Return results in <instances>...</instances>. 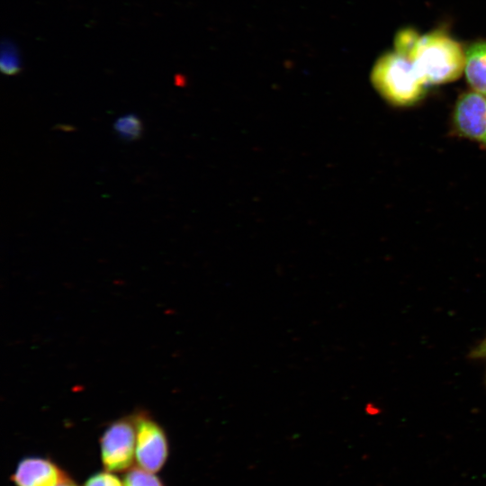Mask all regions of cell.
I'll use <instances>...</instances> for the list:
<instances>
[{
	"label": "cell",
	"instance_id": "cell-7",
	"mask_svg": "<svg viewBox=\"0 0 486 486\" xmlns=\"http://www.w3.org/2000/svg\"><path fill=\"white\" fill-rule=\"evenodd\" d=\"M464 72L473 91L486 97V41L476 42L466 50Z\"/></svg>",
	"mask_w": 486,
	"mask_h": 486
},
{
	"label": "cell",
	"instance_id": "cell-10",
	"mask_svg": "<svg viewBox=\"0 0 486 486\" xmlns=\"http://www.w3.org/2000/svg\"><path fill=\"white\" fill-rule=\"evenodd\" d=\"M124 486H164L161 480L154 472L144 470L140 467H131L126 473L123 480Z\"/></svg>",
	"mask_w": 486,
	"mask_h": 486
},
{
	"label": "cell",
	"instance_id": "cell-4",
	"mask_svg": "<svg viewBox=\"0 0 486 486\" xmlns=\"http://www.w3.org/2000/svg\"><path fill=\"white\" fill-rule=\"evenodd\" d=\"M136 424L135 460L139 467L158 472L166 464L169 445L164 428L144 410L133 414Z\"/></svg>",
	"mask_w": 486,
	"mask_h": 486
},
{
	"label": "cell",
	"instance_id": "cell-8",
	"mask_svg": "<svg viewBox=\"0 0 486 486\" xmlns=\"http://www.w3.org/2000/svg\"><path fill=\"white\" fill-rule=\"evenodd\" d=\"M113 129L123 140L134 141L141 137L143 125L136 114L128 113L119 117L114 122Z\"/></svg>",
	"mask_w": 486,
	"mask_h": 486
},
{
	"label": "cell",
	"instance_id": "cell-3",
	"mask_svg": "<svg viewBox=\"0 0 486 486\" xmlns=\"http://www.w3.org/2000/svg\"><path fill=\"white\" fill-rule=\"evenodd\" d=\"M102 464L106 471L123 472L135 459L136 424L134 416L113 420L100 437Z\"/></svg>",
	"mask_w": 486,
	"mask_h": 486
},
{
	"label": "cell",
	"instance_id": "cell-2",
	"mask_svg": "<svg viewBox=\"0 0 486 486\" xmlns=\"http://www.w3.org/2000/svg\"><path fill=\"white\" fill-rule=\"evenodd\" d=\"M371 81L384 100L400 107L419 102L428 86L412 62L397 52L386 53L377 59L371 72Z\"/></svg>",
	"mask_w": 486,
	"mask_h": 486
},
{
	"label": "cell",
	"instance_id": "cell-11",
	"mask_svg": "<svg viewBox=\"0 0 486 486\" xmlns=\"http://www.w3.org/2000/svg\"><path fill=\"white\" fill-rule=\"evenodd\" d=\"M419 38L418 33L413 29L406 28L400 30L395 37V52L410 59Z\"/></svg>",
	"mask_w": 486,
	"mask_h": 486
},
{
	"label": "cell",
	"instance_id": "cell-9",
	"mask_svg": "<svg viewBox=\"0 0 486 486\" xmlns=\"http://www.w3.org/2000/svg\"><path fill=\"white\" fill-rule=\"evenodd\" d=\"M0 67L1 71L8 76L15 75L21 70L18 50L9 40L2 42Z\"/></svg>",
	"mask_w": 486,
	"mask_h": 486
},
{
	"label": "cell",
	"instance_id": "cell-6",
	"mask_svg": "<svg viewBox=\"0 0 486 486\" xmlns=\"http://www.w3.org/2000/svg\"><path fill=\"white\" fill-rule=\"evenodd\" d=\"M67 477L51 460L28 456L19 462L11 480L14 486H57Z\"/></svg>",
	"mask_w": 486,
	"mask_h": 486
},
{
	"label": "cell",
	"instance_id": "cell-13",
	"mask_svg": "<svg viewBox=\"0 0 486 486\" xmlns=\"http://www.w3.org/2000/svg\"><path fill=\"white\" fill-rule=\"evenodd\" d=\"M469 358L486 360V337L470 351Z\"/></svg>",
	"mask_w": 486,
	"mask_h": 486
},
{
	"label": "cell",
	"instance_id": "cell-12",
	"mask_svg": "<svg viewBox=\"0 0 486 486\" xmlns=\"http://www.w3.org/2000/svg\"><path fill=\"white\" fill-rule=\"evenodd\" d=\"M84 486H124L122 482L112 472L94 473L87 479Z\"/></svg>",
	"mask_w": 486,
	"mask_h": 486
},
{
	"label": "cell",
	"instance_id": "cell-1",
	"mask_svg": "<svg viewBox=\"0 0 486 486\" xmlns=\"http://www.w3.org/2000/svg\"><path fill=\"white\" fill-rule=\"evenodd\" d=\"M410 60L427 86L444 84L464 72L465 52L451 37L433 32L420 36Z\"/></svg>",
	"mask_w": 486,
	"mask_h": 486
},
{
	"label": "cell",
	"instance_id": "cell-5",
	"mask_svg": "<svg viewBox=\"0 0 486 486\" xmlns=\"http://www.w3.org/2000/svg\"><path fill=\"white\" fill-rule=\"evenodd\" d=\"M454 124L461 135L486 145V97L475 91L460 95L454 105Z\"/></svg>",
	"mask_w": 486,
	"mask_h": 486
},
{
	"label": "cell",
	"instance_id": "cell-14",
	"mask_svg": "<svg viewBox=\"0 0 486 486\" xmlns=\"http://www.w3.org/2000/svg\"><path fill=\"white\" fill-rule=\"evenodd\" d=\"M57 486H77L75 482H73L68 476L65 478Z\"/></svg>",
	"mask_w": 486,
	"mask_h": 486
}]
</instances>
